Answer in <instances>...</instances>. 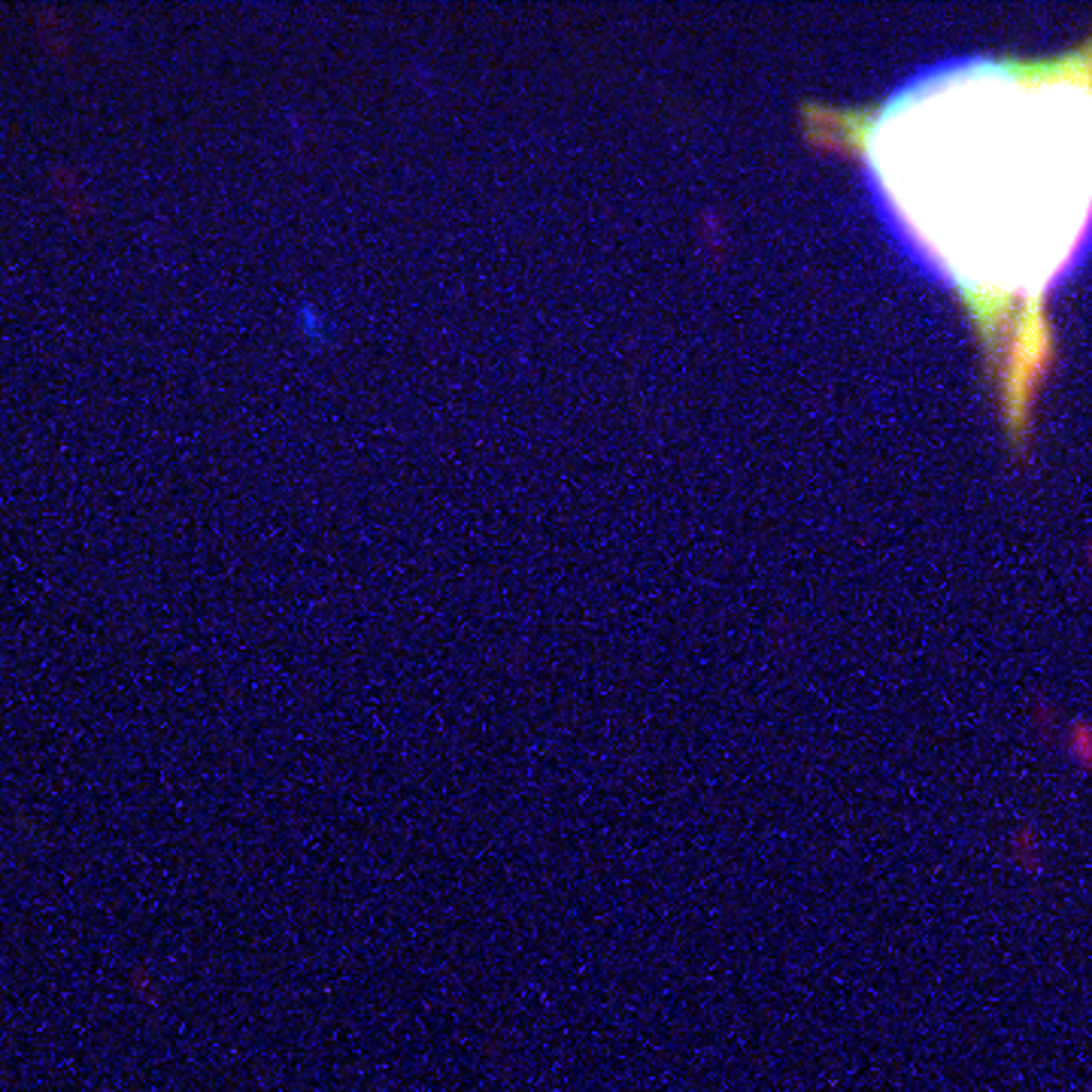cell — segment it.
<instances>
[{"label": "cell", "mask_w": 1092, "mask_h": 1092, "mask_svg": "<svg viewBox=\"0 0 1092 1092\" xmlns=\"http://www.w3.org/2000/svg\"><path fill=\"white\" fill-rule=\"evenodd\" d=\"M799 122L856 164L895 247L956 298L1023 453L1059 352L1050 301L1092 252V34L935 61L871 104L804 100Z\"/></svg>", "instance_id": "6da1fadb"}, {"label": "cell", "mask_w": 1092, "mask_h": 1092, "mask_svg": "<svg viewBox=\"0 0 1092 1092\" xmlns=\"http://www.w3.org/2000/svg\"><path fill=\"white\" fill-rule=\"evenodd\" d=\"M1008 856L1025 877H1040L1047 871V841H1044V831L1038 829V822L1025 819L1010 831Z\"/></svg>", "instance_id": "7a4b0ae2"}, {"label": "cell", "mask_w": 1092, "mask_h": 1092, "mask_svg": "<svg viewBox=\"0 0 1092 1092\" xmlns=\"http://www.w3.org/2000/svg\"><path fill=\"white\" fill-rule=\"evenodd\" d=\"M1062 753L1077 774L1092 777V719L1074 716L1062 728Z\"/></svg>", "instance_id": "3957f363"}]
</instances>
